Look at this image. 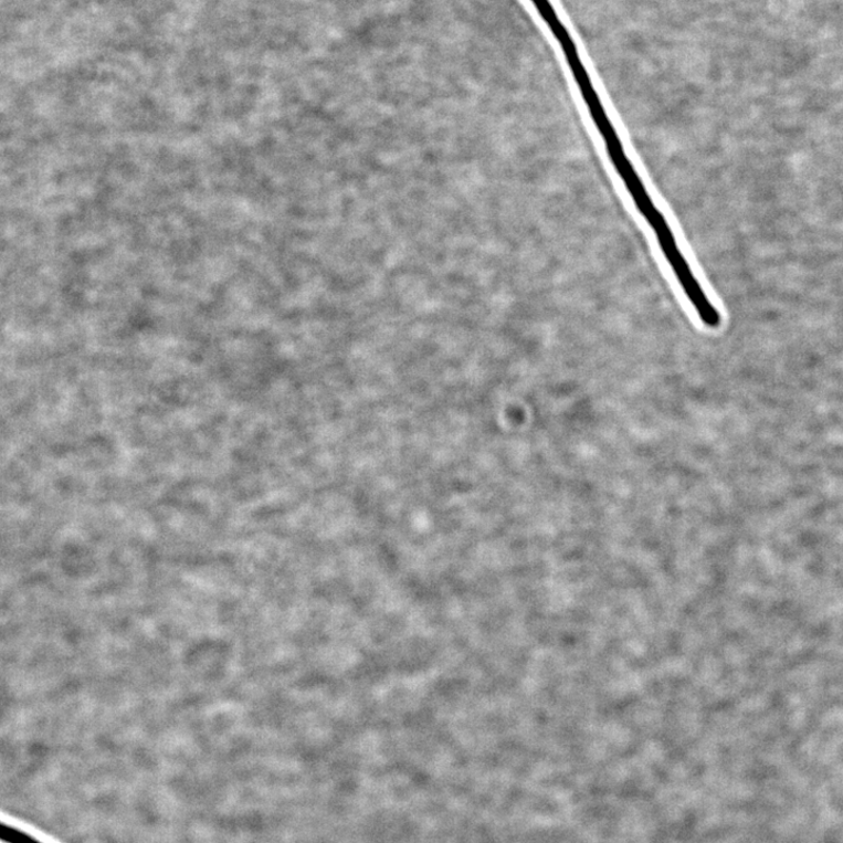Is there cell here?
Wrapping results in <instances>:
<instances>
[{"label": "cell", "instance_id": "1", "mask_svg": "<svg viewBox=\"0 0 843 843\" xmlns=\"http://www.w3.org/2000/svg\"><path fill=\"white\" fill-rule=\"evenodd\" d=\"M528 2L534 6L541 21L550 30L560 46L567 66L572 72L582 101L592 117L597 130L602 137L608 158H610L615 171L619 175L631 172L634 165L630 156L626 155L621 137L603 106L590 73H588L582 62L575 39L561 21L556 7L551 0H528Z\"/></svg>", "mask_w": 843, "mask_h": 843}, {"label": "cell", "instance_id": "2", "mask_svg": "<svg viewBox=\"0 0 843 843\" xmlns=\"http://www.w3.org/2000/svg\"><path fill=\"white\" fill-rule=\"evenodd\" d=\"M2 840L4 843H45L22 829L9 825V823H4L2 828Z\"/></svg>", "mask_w": 843, "mask_h": 843}]
</instances>
